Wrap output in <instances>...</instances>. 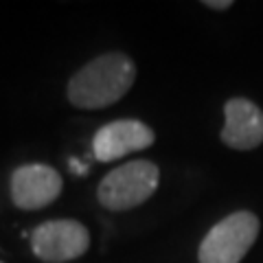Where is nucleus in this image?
Wrapping results in <instances>:
<instances>
[{"label":"nucleus","instance_id":"f257e3e1","mask_svg":"<svg viewBox=\"0 0 263 263\" xmlns=\"http://www.w3.org/2000/svg\"><path fill=\"white\" fill-rule=\"evenodd\" d=\"M136 79V66L123 53L95 57L68 81V99L75 108L99 110L117 103Z\"/></svg>","mask_w":263,"mask_h":263},{"label":"nucleus","instance_id":"423d86ee","mask_svg":"<svg viewBox=\"0 0 263 263\" xmlns=\"http://www.w3.org/2000/svg\"><path fill=\"white\" fill-rule=\"evenodd\" d=\"M60 193L62 176L48 164H22L11 176V197L18 209H44L55 202Z\"/></svg>","mask_w":263,"mask_h":263},{"label":"nucleus","instance_id":"7ed1b4c3","mask_svg":"<svg viewBox=\"0 0 263 263\" xmlns=\"http://www.w3.org/2000/svg\"><path fill=\"white\" fill-rule=\"evenodd\" d=\"M259 235V219L250 211L233 213L215 224L200 243V263H239Z\"/></svg>","mask_w":263,"mask_h":263},{"label":"nucleus","instance_id":"f03ea898","mask_svg":"<svg viewBox=\"0 0 263 263\" xmlns=\"http://www.w3.org/2000/svg\"><path fill=\"white\" fill-rule=\"evenodd\" d=\"M160 171L149 160H134L112 169L97 189L101 206L108 211H129L141 206L156 193Z\"/></svg>","mask_w":263,"mask_h":263},{"label":"nucleus","instance_id":"20e7f679","mask_svg":"<svg viewBox=\"0 0 263 263\" xmlns=\"http://www.w3.org/2000/svg\"><path fill=\"white\" fill-rule=\"evenodd\" d=\"M90 246V235L75 219H53L40 224L31 233V248L46 263H64L81 257Z\"/></svg>","mask_w":263,"mask_h":263},{"label":"nucleus","instance_id":"6e6552de","mask_svg":"<svg viewBox=\"0 0 263 263\" xmlns=\"http://www.w3.org/2000/svg\"><path fill=\"white\" fill-rule=\"evenodd\" d=\"M70 171H72V174H77V176H86V174H88V167H86L84 162L70 158Z\"/></svg>","mask_w":263,"mask_h":263},{"label":"nucleus","instance_id":"1a4fd4ad","mask_svg":"<svg viewBox=\"0 0 263 263\" xmlns=\"http://www.w3.org/2000/svg\"><path fill=\"white\" fill-rule=\"evenodd\" d=\"M204 5L211 7V9H228V7H233L230 0H206Z\"/></svg>","mask_w":263,"mask_h":263},{"label":"nucleus","instance_id":"0eeeda50","mask_svg":"<svg viewBox=\"0 0 263 263\" xmlns=\"http://www.w3.org/2000/svg\"><path fill=\"white\" fill-rule=\"evenodd\" d=\"M226 123L221 129V143L233 149L248 152L263 143V112L248 99H230L224 108Z\"/></svg>","mask_w":263,"mask_h":263},{"label":"nucleus","instance_id":"39448f33","mask_svg":"<svg viewBox=\"0 0 263 263\" xmlns=\"http://www.w3.org/2000/svg\"><path fill=\"white\" fill-rule=\"evenodd\" d=\"M154 141H156L154 129L145 125L143 121L121 119L99 127V132L92 138V154L97 160L112 162L132 152L147 149V147L154 145Z\"/></svg>","mask_w":263,"mask_h":263}]
</instances>
